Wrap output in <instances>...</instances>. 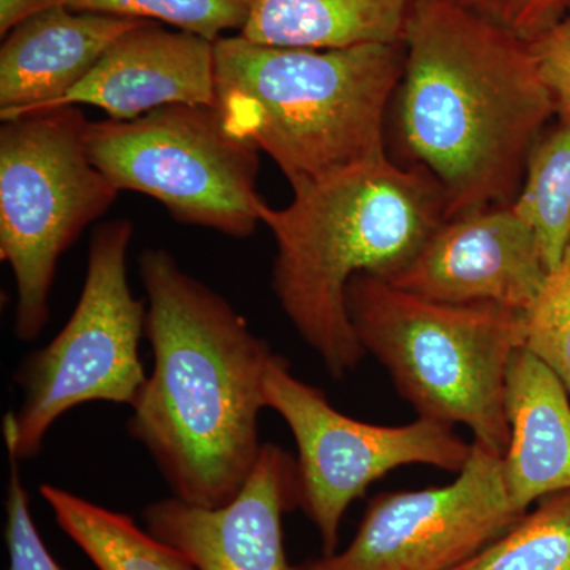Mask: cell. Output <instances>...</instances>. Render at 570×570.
I'll list each match as a JSON object with an SVG mask.
<instances>
[{"instance_id":"24","label":"cell","mask_w":570,"mask_h":570,"mask_svg":"<svg viewBox=\"0 0 570 570\" xmlns=\"http://www.w3.org/2000/svg\"><path fill=\"white\" fill-rule=\"evenodd\" d=\"M540 77L549 86L557 118H570V13L530 43Z\"/></svg>"},{"instance_id":"18","label":"cell","mask_w":570,"mask_h":570,"mask_svg":"<svg viewBox=\"0 0 570 570\" xmlns=\"http://www.w3.org/2000/svg\"><path fill=\"white\" fill-rule=\"evenodd\" d=\"M512 208L530 225L551 272L570 243V118L540 134Z\"/></svg>"},{"instance_id":"13","label":"cell","mask_w":570,"mask_h":570,"mask_svg":"<svg viewBox=\"0 0 570 570\" xmlns=\"http://www.w3.org/2000/svg\"><path fill=\"white\" fill-rule=\"evenodd\" d=\"M77 105H92L116 121H129L168 105L214 107V43L142 21L119 37L56 107Z\"/></svg>"},{"instance_id":"14","label":"cell","mask_w":570,"mask_h":570,"mask_svg":"<svg viewBox=\"0 0 570 570\" xmlns=\"http://www.w3.org/2000/svg\"><path fill=\"white\" fill-rule=\"evenodd\" d=\"M141 20L59 6L10 31L0 48V118L56 107Z\"/></svg>"},{"instance_id":"9","label":"cell","mask_w":570,"mask_h":570,"mask_svg":"<svg viewBox=\"0 0 570 570\" xmlns=\"http://www.w3.org/2000/svg\"><path fill=\"white\" fill-rule=\"evenodd\" d=\"M264 392L266 407L283 417L295 439L296 505L316 527L322 557L335 553L348 505L379 479L409 464L459 474L471 456L472 444L445 423L420 417L382 426L344 415L277 354L266 366Z\"/></svg>"},{"instance_id":"8","label":"cell","mask_w":570,"mask_h":570,"mask_svg":"<svg viewBox=\"0 0 570 570\" xmlns=\"http://www.w3.org/2000/svg\"><path fill=\"white\" fill-rule=\"evenodd\" d=\"M85 145L119 193L148 195L178 223L238 239L262 223L258 151L224 129L216 107L168 105L129 121H88Z\"/></svg>"},{"instance_id":"3","label":"cell","mask_w":570,"mask_h":570,"mask_svg":"<svg viewBox=\"0 0 570 570\" xmlns=\"http://www.w3.org/2000/svg\"><path fill=\"white\" fill-rule=\"evenodd\" d=\"M261 220L275 236L277 302L330 376L343 379L366 355L347 314L348 283L403 272L448 220V200L425 168L387 157L296 189L285 208L264 200Z\"/></svg>"},{"instance_id":"26","label":"cell","mask_w":570,"mask_h":570,"mask_svg":"<svg viewBox=\"0 0 570 570\" xmlns=\"http://www.w3.org/2000/svg\"><path fill=\"white\" fill-rule=\"evenodd\" d=\"M298 570H299V568H298Z\"/></svg>"},{"instance_id":"2","label":"cell","mask_w":570,"mask_h":570,"mask_svg":"<svg viewBox=\"0 0 570 570\" xmlns=\"http://www.w3.org/2000/svg\"><path fill=\"white\" fill-rule=\"evenodd\" d=\"M397 140L433 175L448 220L512 206L528 157L557 115L530 43L456 0H415L403 36Z\"/></svg>"},{"instance_id":"17","label":"cell","mask_w":570,"mask_h":570,"mask_svg":"<svg viewBox=\"0 0 570 570\" xmlns=\"http://www.w3.org/2000/svg\"><path fill=\"white\" fill-rule=\"evenodd\" d=\"M56 523L99 570H198L186 554L141 530L129 515L59 487L40 485Z\"/></svg>"},{"instance_id":"22","label":"cell","mask_w":570,"mask_h":570,"mask_svg":"<svg viewBox=\"0 0 570 570\" xmlns=\"http://www.w3.org/2000/svg\"><path fill=\"white\" fill-rule=\"evenodd\" d=\"M9 456V480L6 497V542L9 570H63L41 540L29 508V494L22 483L21 461Z\"/></svg>"},{"instance_id":"5","label":"cell","mask_w":570,"mask_h":570,"mask_svg":"<svg viewBox=\"0 0 570 570\" xmlns=\"http://www.w3.org/2000/svg\"><path fill=\"white\" fill-rule=\"evenodd\" d=\"M348 318L419 417L464 425L504 455L505 382L524 346L527 313L498 305H450L360 273L346 291Z\"/></svg>"},{"instance_id":"7","label":"cell","mask_w":570,"mask_h":570,"mask_svg":"<svg viewBox=\"0 0 570 570\" xmlns=\"http://www.w3.org/2000/svg\"><path fill=\"white\" fill-rule=\"evenodd\" d=\"M134 224L116 219L94 232L80 299L48 346L32 352L14 373L21 406L3 419L7 452L39 456L51 426L81 404L105 401L135 407L148 376L140 358L145 302L127 281Z\"/></svg>"},{"instance_id":"15","label":"cell","mask_w":570,"mask_h":570,"mask_svg":"<svg viewBox=\"0 0 570 570\" xmlns=\"http://www.w3.org/2000/svg\"><path fill=\"white\" fill-rule=\"evenodd\" d=\"M509 445L502 472L520 512L539 499L570 491V395L542 360L521 347L508 371Z\"/></svg>"},{"instance_id":"4","label":"cell","mask_w":570,"mask_h":570,"mask_svg":"<svg viewBox=\"0 0 570 570\" xmlns=\"http://www.w3.org/2000/svg\"><path fill=\"white\" fill-rule=\"evenodd\" d=\"M404 63V43L309 50L220 37L214 107L232 137L272 157L292 190L302 189L387 159Z\"/></svg>"},{"instance_id":"16","label":"cell","mask_w":570,"mask_h":570,"mask_svg":"<svg viewBox=\"0 0 570 570\" xmlns=\"http://www.w3.org/2000/svg\"><path fill=\"white\" fill-rule=\"evenodd\" d=\"M415 0H250L239 36L269 47L343 50L403 43Z\"/></svg>"},{"instance_id":"19","label":"cell","mask_w":570,"mask_h":570,"mask_svg":"<svg viewBox=\"0 0 570 570\" xmlns=\"http://www.w3.org/2000/svg\"><path fill=\"white\" fill-rule=\"evenodd\" d=\"M453 570H570V491L551 494Z\"/></svg>"},{"instance_id":"11","label":"cell","mask_w":570,"mask_h":570,"mask_svg":"<svg viewBox=\"0 0 570 570\" xmlns=\"http://www.w3.org/2000/svg\"><path fill=\"white\" fill-rule=\"evenodd\" d=\"M549 273L530 225L512 206H493L445 220L387 281L431 302L528 313Z\"/></svg>"},{"instance_id":"1","label":"cell","mask_w":570,"mask_h":570,"mask_svg":"<svg viewBox=\"0 0 570 570\" xmlns=\"http://www.w3.org/2000/svg\"><path fill=\"white\" fill-rule=\"evenodd\" d=\"M154 366L127 430L179 501L228 504L264 444L258 417L273 352L223 295L165 249L140 255Z\"/></svg>"},{"instance_id":"25","label":"cell","mask_w":570,"mask_h":570,"mask_svg":"<svg viewBox=\"0 0 570 570\" xmlns=\"http://www.w3.org/2000/svg\"><path fill=\"white\" fill-rule=\"evenodd\" d=\"M59 6H66V0H0V36L6 37L21 22Z\"/></svg>"},{"instance_id":"6","label":"cell","mask_w":570,"mask_h":570,"mask_svg":"<svg viewBox=\"0 0 570 570\" xmlns=\"http://www.w3.org/2000/svg\"><path fill=\"white\" fill-rule=\"evenodd\" d=\"M77 107L26 112L0 127V258L17 284L14 335L36 341L50 321L62 254L119 190L91 163Z\"/></svg>"},{"instance_id":"10","label":"cell","mask_w":570,"mask_h":570,"mask_svg":"<svg viewBox=\"0 0 570 570\" xmlns=\"http://www.w3.org/2000/svg\"><path fill=\"white\" fill-rule=\"evenodd\" d=\"M523 515L509 497L501 453L474 441L452 483L374 498L347 549L299 570H453Z\"/></svg>"},{"instance_id":"12","label":"cell","mask_w":570,"mask_h":570,"mask_svg":"<svg viewBox=\"0 0 570 570\" xmlns=\"http://www.w3.org/2000/svg\"><path fill=\"white\" fill-rule=\"evenodd\" d=\"M295 505V460L266 442L228 504L206 509L165 498L146 505L142 519L198 570H298L288 564L283 538V515Z\"/></svg>"},{"instance_id":"23","label":"cell","mask_w":570,"mask_h":570,"mask_svg":"<svg viewBox=\"0 0 570 570\" xmlns=\"http://www.w3.org/2000/svg\"><path fill=\"white\" fill-rule=\"evenodd\" d=\"M456 2L528 43L550 31L570 13V0H456Z\"/></svg>"},{"instance_id":"21","label":"cell","mask_w":570,"mask_h":570,"mask_svg":"<svg viewBox=\"0 0 570 570\" xmlns=\"http://www.w3.org/2000/svg\"><path fill=\"white\" fill-rule=\"evenodd\" d=\"M523 347L561 379L570 395V243L524 316Z\"/></svg>"},{"instance_id":"20","label":"cell","mask_w":570,"mask_h":570,"mask_svg":"<svg viewBox=\"0 0 570 570\" xmlns=\"http://www.w3.org/2000/svg\"><path fill=\"white\" fill-rule=\"evenodd\" d=\"M250 0H66V7L81 13L108 14L129 20L165 22L178 31L209 41L224 32L243 31L249 18Z\"/></svg>"}]
</instances>
